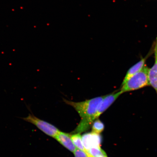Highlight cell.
<instances>
[{"instance_id": "cell-1", "label": "cell", "mask_w": 157, "mask_h": 157, "mask_svg": "<svg viewBox=\"0 0 157 157\" xmlns=\"http://www.w3.org/2000/svg\"><path fill=\"white\" fill-rule=\"evenodd\" d=\"M104 97L101 96L80 102L63 99L64 103L73 107L81 118V121L72 133L80 134L90 128L95 121L94 117Z\"/></svg>"}, {"instance_id": "cell-6", "label": "cell", "mask_w": 157, "mask_h": 157, "mask_svg": "<svg viewBox=\"0 0 157 157\" xmlns=\"http://www.w3.org/2000/svg\"><path fill=\"white\" fill-rule=\"evenodd\" d=\"M153 52L154 54V65L149 69L148 77L149 84L154 88L157 95V38L155 42Z\"/></svg>"}, {"instance_id": "cell-2", "label": "cell", "mask_w": 157, "mask_h": 157, "mask_svg": "<svg viewBox=\"0 0 157 157\" xmlns=\"http://www.w3.org/2000/svg\"><path fill=\"white\" fill-rule=\"evenodd\" d=\"M149 69L146 65L140 71L129 78L121 86L120 90L122 93L135 91L150 86L148 77Z\"/></svg>"}, {"instance_id": "cell-10", "label": "cell", "mask_w": 157, "mask_h": 157, "mask_svg": "<svg viewBox=\"0 0 157 157\" xmlns=\"http://www.w3.org/2000/svg\"><path fill=\"white\" fill-rule=\"evenodd\" d=\"M71 137L76 148L86 152L82 142V136L80 133H74L73 134L71 135Z\"/></svg>"}, {"instance_id": "cell-8", "label": "cell", "mask_w": 157, "mask_h": 157, "mask_svg": "<svg viewBox=\"0 0 157 157\" xmlns=\"http://www.w3.org/2000/svg\"><path fill=\"white\" fill-rule=\"evenodd\" d=\"M151 52H150V53L147 55L145 57L142 58L139 62L137 63L129 69L124 78L121 85L124 84L131 76L140 71L144 68V67L146 66V62L147 59L150 56Z\"/></svg>"}, {"instance_id": "cell-3", "label": "cell", "mask_w": 157, "mask_h": 157, "mask_svg": "<svg viewBox=\"0 0 157 157\" xmlns=\"http://www.w3.org/2000/svg\"><path fill=\"white\" fill-rule=\"evenodd\" d=\"M28 108L31 113H29L27 117H21V119L35 125L45 134L55 138L60 131L54 125L35 117L31 111L29 107Z\"/></svg>"}, {"instance_id": "cell-5", "label": "cell", "mask_w": 157, "mask_h": 157, "mask_svg": "<svg viewBox=\"0 0 157 157\" xmlns=\"http://www.w3.org/2000/svg\"><path fill=\"white\" fill-rule=\"evenodd\" d=\"M82 137L86 152L93 147H100L102 142L101 135L92 132L85 133Z\"/></svg>"}, {"instance_id": "cell-11", "label": "cell", "mask_w": 157, "mask_h": 157, "mask_svg": "<svg viewBox=\"0 0 157 157\" xmlns=\"http://www.w3.org/2000/svg\"><path fill=\"white\" fill-rule=\"evenodd\" d=\"M92 125V132L98 134H100L105 129V125L98 119L94 121Z\"/></svg>"}, {"instance_id": "cell-4", "label": "cell", "mask_w": 157, "mask_h": 157, "mask_svg": "<svg viewBox=\"0 0 157 157\" xmlns=\"http://www.w3.org/2000/svg\"><path fill=\"white\" fill-rule=\"evenodd\" d=\"M122 94L123 93L120 90L104 96L102 101L100 104L97 113L94 117L95 121L98 119L102 114L106 111Z\"/></svg>"}, {"instance_id": "cell-7", "label": "cell", "mask_w": 157, "mask_h": 157, "mask_svg": "<svg viewBox=\"0 0 157 157\" xmlns=\"http://www.w3.org/2000/svg\"><path fill=\"white\" fill-rule=\"evenodd\" d=\"M55 139L71 152H74L76 149L72 140L71 135L59 131Z\"/></svg>"}, {"instance_id": "cell-9", "label": "cell", "mask_w": 157, "mask_h": 157, "mask_svg": "<svg viewBox=\"0 0 157 157\" xmlns=\"http://www.w3.org/2000/svg\"><path fill=\"white\" fill-rule=\"evenodd\" d=\"M89 157H108L105 151L101 147H94L87 151Z\"/></svg>"}, {"instance_id": "cell-12", "label": "cell", "mask_w": 157, "mask_h": 157, "mask_svg": "<svg viewBox=\"0 0 157 157\" xmlns=\"http://www.w3.org/2000/svg\"><path fill=\"white\" fill-rule=\"evenodd\" d=\"M74 153L75 157H89L87 152L77 148Z\"/></svg>"}]
</instances>
